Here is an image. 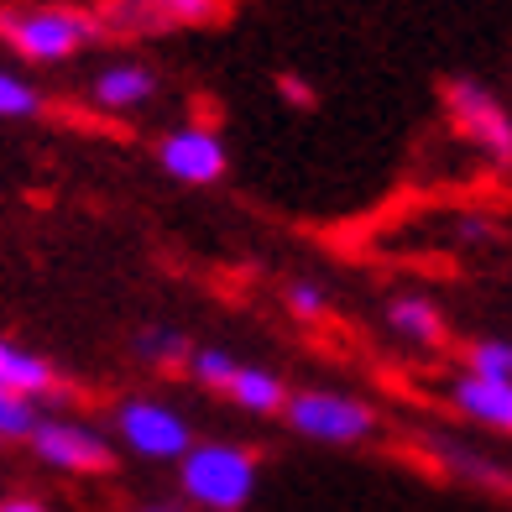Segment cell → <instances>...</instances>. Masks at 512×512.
<instances>
[{
	"mask_svg": "<svg viewBox=\"0 0 512 512\" xmlns=\"http://www.w3.org/2000/svg\"><path fill=\"white\" fill-rule=\"evenodd\" d=\"M256 476L262 465L246 445H230V439H209V445H194L178 460V486L183 497L204 512H241L256 492Z\"/></svg>",
	"mask_w": 512,
	"mask_h": 512,
	"instance_id": "1",
	"label": "cell"
},
{
	"mask_svg": "<svg viewBox=\"0 0 512 512\" xmlns=\"http://www.w3.org/2000/svg\"><path fill=\"white\" fill-rule=\"evenodd\" d=\"M105 32L100 16L74 6H27V11H0V37L32 63H68L79 48H89Z\"/></svg>",
	"mask_w": 512,
	"mask_h": 512,
	"instance_id": "2",
	"label": "cell"
},
{
	"mask_svg": "<svg viewBox=\"0 0 512 512\" xmlns=\"http://www.w3.org/2000/svg\"><path fill=\"white\" fill-rule=\"evenodd\" d=\"M283 413H288L293 434L314 439V445H361V439H371V429H377L371 403L351 398V392H335V387L293 392Z\"/></svg>",
	"mask_w": 512,
	"mask_h": 512,
	"instance_id": "3",
	"label": "cell"
},
{
	"mask_svg": "<svg viewBox=\"0 0 512 512\" xmlns=\"http://www.w3.org/2000/svg\"><path fill=\"white\" fill-rule=\"evenodd\" d=\"M115 434L126 439V450L142 460H183L194 450V429L178 408L157 403V398H131L115 413Z\"/></svg>",
	"mask_w": 512,
	"mask_h": 512,
	"instance_id": "4",
	"label": "cell"
},
{
	"mask_svg": "<svg viewBox=\"0 0 512 512\" xmlns=\"http://www.w3.org/2000/svg\"><path fill=\"white\" fill-rule=\"evenodd\" d=\"M445 110L471 147H481L492 162H512V115L502 110V100L486 84L450 79L445 84Z\"/></svg>",
	"mask_w": 512,
	"mask_h": 512,
	"instance_id": "5",
	"label": "cell"
},
{
	"mask_svg": "<svg viewBox=\"0 0 512 512\" xmlns=\"http://www.w3.org/2000/svg\"><path fill=\"white\" fill-rule=\"evenodd\" d=\"M220 16V0H105V32L126 37H152V32H178V27H204Z\"/></svg>",
	"mask_w": 512,
	"mask_h": 512,
	"instance_id": "6",
	"label": "cell"
},
{
	"mask_svg": "<svg viewBox=\"0 0 512 512\" xmlns=\"http://www.w3.org/2000/svg\"><path fill=\"white\" fill-rule=\"evenodd\" d=\"M157 162H162V173H168V178L204 189V183H220L225 178L230 152L220 142V131H209V126H178V131L162 136Z\"/></svg>",
	"mask_w": 512,
	"mask_h": 512,
	"instance_id": "7",
	"label": "cell"
},
{
	"mask_svg": "<svg viewBox=\"0 0 512 512\" xmlns=\"http://www.w3.org/2000/svg\"><path fill=\"white\" fill-rule=\"evenodd\" d=\"M37 455L53 465V471H74V476H95V471H110V439L89 424H68V418H48L37 424L32 434Z\"/></svg>",
	"mask_w": 512,
	"mask_h": 512,
	"instance_id": "8",
	"label": "cell"
},
{
	"mask_svg": "<svg viewBox=\"0 0 512 512\" xmlns=\"http://www.w3.org/2000/svg\"><path fill=\"white\" fill-rule=\"evenodd\" d=\"M152 95H157V74L147 63H110L95 74V84H89V100L110 115L142 110V105H152Z\"/></svg>",
	"mask_w": 512,
	"mask_h": 512,
	"instance_id": "9",
	"label": "cell"
},
{
	"mask_svg": "<svg viewBox=\"0 0 512 512\" xmlns=\"http://www.w3.org/2000/svg\"><path fill=\"white\" fill-rule=\"evenodd\" d=\"M450 403L471 418V424L512 434V382H486V377H471V371H465V377L450 387Z\"/></svg>",
	"mask_w": 512,
	"mask_h": 512,
	"instance_id": "10",
	"label": "cell"
},
{
	"mask_svg": "<svg viewBox=\"0 0 512 512\" xmlns=\"http://www.w3.org/2000/svg\"><path fill=\"white\" fill-rule=\"evenodd\" d=\"M387 330L418 345V351H429V345L445 340V314H439L434 298H418V293H403V298H392L387 304Z\"/></svg>",
	"mask_w": 512,
	"mask_h": 512,
	"instance_id": "11",
	"label": "cell"
},
{
	"mask_svg": "<svg viewBox=\"0 0 512 512\" xmlns=\"http://www.w3.org/2000/svg\"><path fill=\"white\" fill-rule=\"evenodd\" d=\"M230 403L236 408H246V413H283L288 408V398L293 392L283 387V377H277V371H267V366H241L236 377H230Z\"/></svg>",
	"mask_w": 512,
	"mask_h": 512,
	"instance_id": "12",
	"label": "cell"
},
{
	"mask_svg": "<svg viewBox=\"0 0 512 512\" xmlns=\"http://www.w3.org/2000/svg\"><path fill=\"white\" fill-rule=\"evenodd\" d=\"M53 387V366L37 351H21V345L0 340V392H21V398H37V392Z\"/></svg>",
	"mask_w": 512,
	"mask_h": 512,
	"instance_id": "13",
	"label": "cell"
},
{
	"mask_svg": "<svg viewBox=\"0 0 512 512\" xmlns=\"http://www.w3.org/2000/svg\"><path fill=\"white\" fill-rule=\"evenodd\" d=\"M465 371L486 382H512V340H476L465 351Z\"/></svg>",
	"mask_w": 512,
	"mask_h": 512,
	"instance_id": "14",
	"label": "cell"
},
{
	"mask_svg": "<svg viewBox=\"0 0 512 512\" xmlns=\"http://www.w3.org/2000/svg\"><path fill=\"white\" fill-rule=\"evenodd\" d=\"M42 110V95L21 79L11 74V68H0V121H27V115Z\"/></svg>",
	"mask_w": 512,
	"mask_h": 512,
	"instance_id": "15",
	"label": "cell"
},
{
	"mask_svg": "<svg viewBox=\"0 0 512 512\" xmlns=\"http://www.w3.org/2000/svg\"><path fill=\"white\" fill-rule=\"evenodd\" d=\"M37 403L21 392H0V439H32L37 434Z\"/></svg>",
	"mask_w": 512,
	"mask_h": 512,
	"instance_id": "16",
	"label": "cell"
},
{
	"mask_svg": "<svg viewBox=\"0 0 512 512\" xmlns=\"http://www.w3.org/2000/svg\"><path fill=\"white\" fill-rule=\"evenodd\" d=\"M189 371H194V382H204V387H230V377L241 371V361L230 356V351H220V345H204V351H194L189 356Z\"/></svg>",
	"mask_w": 512,
	"mask_h": 512,
	"instance_id": "17",
	"label": "cell"
},
{
	"mask_svg": "<svg viewBox=\"0 0 512 512\" xmlns=\"http://www.w3.org/2000/svg\"><path fill=\"white\" fill-rule=\"evenodd\" d=\"M136 356H147V361H183V356H194L189 351V340H183L178 330H168V324H157V330H142L136 335Z\"/></svg>",
	"mask_w": 512,
	"mask_h": 512,
	"instance_id": "18",
	"label": "cell"
},
{
	"mask_svg": "<svg viewBox=\"0 0 512 512\" xmlns=\"http://www.w3.org/2000/svg\"><path fill=\"white\" fill-rule=\"evenodd\" d=\"M324 304H330V298H324L319 283H288V309H293L298 319H319Z\"/></svg>",
	"mask_w": 512,
	"mask_h": 512,
	"instance_id": "19",
	"label": "cell"
},
{
	"mask_svg": "<svg viewBox=\"0 0 512 512\" xmlns=\"http://www.w3.org/2000/svg\"><path fill=\"white\" fill-rule=\"evenodd\" d=\"M277 89H283V100H288V105H314V89L298 79V74H283V79H277Z\"/></svg>",
	"mask_w": 512,
	"mask_h": 512,
	"instance_id": "20",
	"label": "cell"
},
{
	"mask_svg": "<svg viewBox=\"0 0 512 512\" xmlns=\"http://www.w3.org/2000/svg\"><path fill=\"white\" fill-rule=\"evenodd\" d=\"M0 512H48V507H42L37 497H6V502H0Z\"/></svg>",
	"mask_w": 512,
	"mask_h": 512,
	"instance_id": "21",
	"label": "cell"
},
{
	"mask_svg": "<svg viewBox=\"0 0 512 512\" xmlns=\"http://www.w3.org/2000/svg\"><path fill=\"white\" fill-rule=\"evenodd\" d=\"M147 512H173V507H147Z\"/></svg>",
	"mask_w": 512,
	"mask_h": 512,
	"instance_id": "22",
	"label": "cell"
}]
</instances>
